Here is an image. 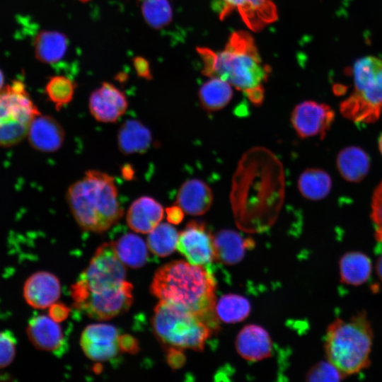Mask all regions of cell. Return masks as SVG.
<instances>
[{"label": "cell", "instance_id": "36", "mask_svg": "<svg viewBox=\"0 0 382 382\" xmlns=\"http://www.w3.org/2000/svg\"><path fill=\"white\" fill-rule=\"evenodd\" d=\"M133 64L138 76L146 80L152 79L149 62L142 57H136L133 59Z\"/></svg>", "mask_w": 382, "mask_h": 382}, {"label": "cell", "instance_id": "32", "mask_svg": "<svg viewBox=\"0 0 382 382\" xmlns=\"http://www.w3.org/2000/svg\"><path fill=\"white\" fill-rule=\"evenodd\" d=\"M141 11L146 23L155 29L168 25L173 11L168 0H142Z\"/></svg>", "mask_w": 382, "mask_h": 382}, {"label": "cell", "instance_id": "9", "mask_svg": "<svg viewBox=\"0 0 382 382\" xmlns=\"http://www.w3.org/2000/svg\"><path fill=\"white\" fill-rule=\"evenodd\" d=\"M133 286L125 281L120 286L99 292L86 293L75 299L76 308L96 320H108L130 307Z\"/></svg>", "mask_w": 382, "mask_h": 382}, {"label": "cell", "instance_id": "7", "mask_svg": "<svg viewBox=\"0 0 382 382\" xmlns=\"http://www.w3.org/2000/svg\"><path fill=\"white\" fill-rule=\"evenodd\" d=\"M40 114L23 81L14 80L5 85L0 91V147L21 142Z\"/></svg>", "mask_w": 382, "mask_h": 382}, {"label": "cell", "instance_id": "38", "mask_svg": "<svg viewBox=\"0 0 382 382\" xmlns=\"http://www.w3.org/2000/svg\"><path fill=\"white\" fill-rule=\"evenodd\" d=\"M119 346L122 351L129 354H135L139 351L138 341L129 335L119 337Z\"/></svg>", "mask_w": 382, "mask_h": 382}, {"label": "cell", "instance_id": "45", "mask_svg": "<svg viewBox=\"0 0 382 382\" xmlns=\"http://www.w3.org/2000/svg\"><path fill=\"white\" fill-rule=\"evenodd\" d=\"M81 1H89V0H81Z\"/></svg>", "mask_w": 382, "mask_h": 382}, {"label": "cell", "instance_id": "27", "mask_svg": "<svg viewBox=\"0 0 382 382\" xmlns=\"http://www.w3.org/2000/svg\"><path fill=\"white\" fill-rule=\"evenodd\" d=\"M227 81L210 77L199 88L198 96L202 107L207 111H216L224 108L231 100L233 91Z\"/></svg>", "mask_w": 382, "mask_h": 382}, {"label": "cell", "instance_id": "2", "mask_svg": "<svg viewBox=\"0 0 382 382\" xmlns=\"http://www.w3.org/2000/svg\"><path fill=\"white\" fill-rule=\"evenodd\" d=\"M216 282L212 272L200 265L175 260L156 272L151 293L160 299L181 306L204 318L218 329L214 307Z\"/></svg>", "mask_w": 382, "mask_h": 382}, {"label": "cell", "instance_id": "10", "mask_svg": "<svg viewBox=\"0 0 382 382\" xmlns=\"http://www.w3.org/2000/svg\"><path fill=\"white\" fill-rule=\"evenodd\" d=\"M177 249L188 262L212 272V263L215 261L213 235L203 222L191 221L186 225L179 233Z\"/></svg>", "mask_w": 382, "mask_h": 382}, {"label": "cell", "instance_id": "4", "mask_svg": "<svg viewBox=\"0 0 382 382\" xmlns=\"http://www.w3.org/2000/svg\"><path fill=\"white\" fill-rule=\"evenodd\" d=\"M374 330L365 311L349 318H336L328 326L324 349L326 359L346 376L371 365Z\"/></svg>", "mask_w": 382, "mask_h": 382}, {"label": "cell", "instance_id": "26", "mask_svg": "<svg viewBox=\"0 0 382 382\" xmlns=\"http://www.w3.org/2000/svg\"><path fill=\"white\" fill-rule=\"evenodd\" d=\"M112 242L117 255L125 265L137 269L146 262L147 244L139 236L127 233Z\"/></svg>", "mask_w": 382, "mask_h": 382}, {"label": "cell", "instance_id": "19", "mask_svg": "<svg viewBox=\"0 0 382 382\" xmlns=\"http://www.w3.org/2000/svg\"><path fill=\"white\" fill-rule=\"evenodd\" d=\"M164 215L162 204L149 196H141L134 200L127 212L128 226L139 233H149L158 225Z\"/></svg>", "mask_w": 382, "mask_h": 382}, {"label": "cell", "instance_id": "29", "mask_svg": "<svg viewBox=\"0 0 382 382\" xmlns=\"http://www.w3.org/2000/svg\"><path fill=\"white\" fill-rule=\"evenodd\" d=\"M250 310L251 306L247 299L233 294L222 296L214 307L217 318L226 323L243 320L248 316Z\"/></svg>", "mask_w": 382, "mask_h": 382}, {"label": "cell", "instance_id": "40", "mask_svg": "<svg viewBox=\"0 0 382 382\" xmlns=\"http://www.w3.org/2000/svg\"><path fill=\"white\" fill-rule=\"evenodd\" d=\"M166 218L168 223L180 224L184 217V211L176 204L166 209Z\"/></svg>", "mask_w": 382, "mask_h": 382}, {"label": "cell", "instance_id": "43", "mask_svg": "<svg viewBox=\"0 0 382 382\" xmlns=\"http://www.w3.org/2000/svg\"><path fill=\"white\" fill-rule=\"evenodd\" d=\"M5 86L4 76L2 71L0 69V91Z\"/></svg>", "mask_w": 382, "mask_h": 382}, {"label": "cell", "instance_id": "12", "mask_svg": "<svg viewBox=\"0 0 382 382\" xmlns=\"http://www.w3.org/2000/svg\"><path fill=\"white\" fill-rule=\"evenodd\" d=\"M117 329L108 324H93L83 331L80 345L91 360L106 361L115 358L120 349Z\"/></svg>", "mask_w": 382, "mask_h": 382}, {"label": "cell", "instance_id": "30", "mask_svg": "<svg viewBox=\"0 0 382 382\" xmlns=\"http://www.w3.org/2000/svg\"><path fill=\"white\" fill-rule=\"evenodd\" d=\"M179 233L170 223H160L147 237L149 250L158 257H166L177 248Z\"/></svg>", "mask_w": 382, "mask_h": 382}, {"label": "cell", "instance_id": "5", "mask_svg": "<svg viewBox=\"0 0 382 382\" xmlns=\"http://www.w3.org/2000/svg\"><path fill=\"white\" fill-rule=\"evenodd\" d=\"M151 325L157 338L169 348L202 351L215 330L201 316L175 304L160 301Z\"/></svg>", "mask_w": 382, "mask_h": 382}, {"label": "cell", "instance_id": "14", "mask_svg": "<svg viewBox=\"0 0 382 382\" xmlns=\"http://www.w3.org/2000/svg\"><path fill=\"white\" fill-rule=\"evenodd\" d=\"M128 100L125 94L113 84L103 82L88 98V110L98 122L113 123L127 111Z\"/></svg>", "mask_w": 382, "mask_h": 382}, {"label": "cell", "instance_id": "13", "mask_svg": "<svg viewBox=\"0 0 382 382\" xmlns=\"http://www.w3.org/2000/svg\"><path fill=\"white\" fill-rule=\"evenodd\" d=\"M221 19L236 11L249 29L257 32L278 18L274 0H221Z\"/></svg>", "mask_w": 382, "mask_h": 382}, {"label": "cell", "instance_id": "28", "mask_svg": "<svg viewBox=\"0 0 382 382\" xmlns=\"http://www.w3.org/2000/svg\"><path fill=\"white\" fill-rule=\"evenodd\" d=\"M332 180L325 170L308 168L299 176L298 188L305 198L317 201L325 198L330 192Z\"/></svg>", "mask_w": 382, "mask_h": 382}, {"label": "cell", "instance_id": "18", "mask_svg": "<svg viewBox=\"0 0 382 382\" xmlns=\"http://www.w3.org/2000/svg\"><path fill=\"white\" fill-rule=\"evenodd\" d=\"M236 349L245 360L257 361L270 357L272 352V341L268 332L261 326L248 325L238 334Z\"/></svg>", "mask_w": 382, "mask_h": 382}, {"label": "cell", "instance_id": "33", "mask_svg": "<svg viewBox=\"0 0 382 382\" xmlns=\"http://www.w3.org/2000/svg\"><path fill=\"white\" fill-rule=\"evenodd\" d=\"M346 377L335 365L327 359L312 366L306 374L307 381L315 382L340 381Z\"/></svg>", "mask_w": 382, "mask_h": 382}, {"label": "cell", "instance_id": "24", "mask_svg": "<svg viewBox=\"0 0 382 382\" xmlns=\"http://www.w3.org/2000/svg\"><path fill=\"white\" fill-rule=\"evenodd\" d=\"M337 167L344 179L352 183H359L369 173L370 158L360 147L347 146L338 153Z\"/></svg>", "mask_w": 382, "mask_h": 382}, {"label": "cell", "instance_id": "8", "mask_svg": "<svg viewBox=\"0 0 382 382\" xmlns=\"http://www.w3.org/2000/svg\"><path fill=\"white\" fill-rule=\"evenodd\" d=\"M125 265L117 255L112 242L104 243L96 250L88 266L71 287L75 299L86 293L99 292L120 286L125 281Z\"/></svg>", "mask_w": 382, "mask_h": 382}, {"label": "cell", "instance_id": "41", "mask_svg": "<svg viewBox=\"0 0 382 382\" xmlns=\"http://www.w3.org/2000/svg\"><path fill=\"white\" fill-rule=\"evenodd\" d=\"M375 270L378 278L382 282V253L377 257L375 265Z\"/></svg>", "mask_w": 382, "mask_h": 382}, {"label": "cell", "instance_id": "17", "mask_svg": "<svg viewBox=\"0 0 382 382\" xmlns=\"http://www.w3.org/2000/svg\"><path fill=\"white\" fill-rule=\"evenodd\" d=\"M61 293L58 278L53 274L40 271L30 275L23 286V297L35 308H46L55 303Z\"/></svg>", "mask_w": 382, "mask_h": 382}, {"label": "cell", "instance_id": "11", "mask_svg": "<svg viewBox=\"0 0 382 382\" xmlns=\"http://www.w3.org/2000/svg\"><path fill=\"white\" fill-rule=\"evenodd\" d=\"M335 119L334 110L325 103L305 100L296 105L291 115V123L302 139L318 136L323 139Z\"/></svg>", "mask_w": 382, "mask_h": 382}, {"label": "cell", "instance_id": "23", "mask_svg": "<svg viewBox=\"0 0 382 382\" xmlns=\"http://www.w3.org/2000/svg\"><path fill=\"white\" fill-rule=\"evenodd\" d=\"M151 143L150 129L137 120H125L118 129L117 148L124 155L144 154L149 149Z\"/></svg>", "mask_w": 382, "mask_h": 382}, {"label": "cell", "instance_id": "16", "mask_svg": "<svg viewBox=\"0 0 382 382\" xmlns=\"http://www.w3.org/2000/svg\"><path fill=\"white\" fill-rule=\"evenodd\" d=\"M26 138L35 150L43 153H53L62 146L65 132L62 125L54 117L40 114L32 122Z\"/></svg>", "mask_w": 382, "mask_h": 382}, {"label": "cell", "instance_id": "25", "mask_svg": "<svg viewBox=\"0 0 382 382\" xmlns=\"http://www.w3.org/2000/svg\"><path fill=\"white\" fill-rule=\"evenodd\" d=\"M33 45L37 59L45 64H52L64 57L68 40L60 32L43 30L37 33Z\"/></svg>", "mask_w": 382, "mask_h": 382}, {"label": "cell", "instance_id": "3", "mask_svg": "<svg viewBox=\"0 0 382 382\" xmlns=\"http://www.w3.org/2000/svg\"><path fill=\"white\" fill-rule=\"evenodd\" d=\"M65 198L77 224L86 231L105 232L124 214L115 178L98 170L86 171L69 186Z\"/></svg>", "mask_w": 382, "mask_h": 382}, {"label": "cell", "instance_id": "6", "mask_svg": "<svg viewBox=\"0 0 382 382\" xmlns=\"http://www.w3.org/2000/svg\"><path fill=\"white\" fill-rule=\"evenodd\" d=\"M353 75L354 91L340 103V112L354 122H376L382 112V60L374 56L358 59Z\"/></svg>", "mask_w": 382, "mask_h": 382}, {"label": "cell", "instance_id": "35", "mask_svg": "<svg viewBox=\"0 0 382 382\" xmlns=\"http://www.w3.org/2000/svg\"><path fill=\"white\" fill-rule=\"evenodd\" d=\"M16 339L9 330L0 331V369L13 361L16 352Z\"/></svg>", "mask_w": 382, "mask_h": 382}, {"label": "cell", "instance_id": "20", "mask_svg": "<svg viewBox=\"0 0 382 382\" xmlns=\"http://www.w3.org/2000/svg\"><path fill=\"white\" fill-rule=\"evenodd\" d=\"M212 201L211 188L202 180L194 178L186 180L180 187L175 204L187 214L199 216L210 209Z\"/></svg>", "mask_w": 382, "mask_h": 382}, {"label": "cell", "instance_id": "37", "mask_svg": "<svg viewBox=\"0 0 382 382\" xmlns=\"http://www.w3.org/2000/svg\"><path fill=\"white\" fill-rule=\"evenodd\" d=\"M49 308V316L57 323L65 320L69 314V308L61 303H54Z\"/></svg>", "mask_w": 382, "mask_h": 382}, {"label": "cell", "instance_id": "34", "mask_svg": "<svg viewBox=\"0 0 382 382\" xmlns=\"http://www.w3.org/2000/svg\"><path fill=\"white\" fill-rule=\"evenodd\" d=\"M371 219L374 228V236L382 243V181L376 186L371 197Z\"/></svg>", "mask_w": 382, "mask_h": 382}, {"label": "cell", "instance_id": "31", "mask_svg": "<svg viewBox=\"0 0 382 382\" xmlns=\"http://www.w3.org/2000/svg\"><path fill=\"white\" fill-rule=\"evenodd\" d=\"M75 84L65 76H54L49 79L45 86V92L50 101L60 110L73 99Z\"/></svg>", "mask_w": 382, "mask_h": 382}, {"label": "cell", "instance_id": "1", "mask_svg": "<svg viewBox=\"0 0 382 382\" xmlns=\"http://www.w3.org/2000/svg\"><path fill=\"white\" fill-rule=\"evenodd\" d=\"M197 50L202 60V74L227 81L243 91L253 105L262 103L263 83L267 81L271 69L263 63L250 33H232L221 51L206 47Z\"/></svg>", "mask_w": 382, "mask_h": 382}, {"label": "cell", "instance_id": "44", "mask_svg": "<svg viewBox=\"0 0 382 382\" xmlns=\"http://www.w3.org/2000/svg\"><path fill=\"white\" fill-rule=\"evenodd\" d=\"M378 148H379L380 152L382 154V134H381V136L378 138Z\"/></svg>", "mask_w": 382, "mask_h": 382}, {"label": "cell", "instance_id": "22", "mask_svg": "<svg viewBox=\"0 0 382 382\" xmlns=\"http://www.w3.org/2000/svg\"><path fill=\"white\" fill-rule=\"evenodd\" d=\"M373 265L370 257L361 251H348L338 261L340 281L347 286H358L371 277Z\"/></svg>", "mask_w": 382, "mask_h": 382}, {"label": "cell", "instance_id": "42", "mask_svg": "<svg viewBox=\"0 0 382 382\" xmlns=\"http://www.w3.org/2000/svg\"><path fill=\"white\" fill-rule=\"evenodd\" d=\"M122 173L125 179L129 180L133 178L134 173L132 168L130 166H124Z\"/></svg>", "mask_w": 382, "mask_h": 382}, {"label": "cell", "instance_id": "39", "mask_svg": "<svg viewBox=\"0 0 382 382\" xmlns=\"http://www.w3.org/2000/svg\"><path fill=\"white\" fill-rule=\"evenodd\" d=\"M185 357L181 349L169 348L167 354V362L173 369H178L184 365Z\"/></svg>", "mask_w": 382, "mask_h": 382}, {"label": "cell", "instance_id": "21", "mask_svg": "<svg viewBox=\"0 0 382 382\" xmlns=\"http://www.w3.org/2000/svg\"><path fill=\"white\" fill-rule=\"evenodd\" d=\"M216 262L231 265L239 262L248 248L254 245L252 239H245L238 232L223 229L213 236Z\"/></svg>", "mask_w": 382, "mask_h": 382}, {"label": "cell", "instance_id": "15", "mask_svg": "<svg viewBox=\"0 0 382 382\" xmlns=\"http://www.w3.org/2000/svg\"><path fill=\"white\" fill-rule=\"evenodd\" d=\"M26 332L30 342L38 349L60 357L67 347L61 327L49 316L38 315L32 318Z\"/></svg>", "mask_w": 382, "mask_h": 382}]
</instances>
